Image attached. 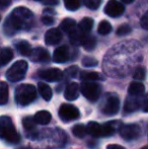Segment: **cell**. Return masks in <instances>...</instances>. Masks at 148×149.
<instances>
[{
    "label": "cell",
    "mask_w": 148,
    "mask_h": 149,
    "mask_svg": "<svg viewBox=\"0 0 148 149\" xmlns=\"http://www.w3.org/2000/svg\"><path fill=\"white\" fill-rule=\"evenodd\" d=\"M34 22V13L28 8L19 6L14 8L10 16L6 19L4 31L6 35H13L18 30H30Z\"/></svg>",
    "instance_id": "6da1fadb"
},
{
    "label": "cell",
    "mask_w": 148,
    "mask_h": 149,
    "mask_svg": "<svg viewBox=\"0 0 148 149\" xmlns=\"http://www.w3.org/2000/svg\"><path fill=\"white\" fill-rule=\"evenodd\" d=\"M121 126L122 125L120 121H111L104 125H101L97 122H89L86 127V131L93 137H107L114 135L115 132L120 129Z\"/></svg>",
    "instance_id": "7a4b0ae2"
},
{
    "label": "cell",
    "mask_w": 148,
    "mask_h": 149,
    "mask_svg": "<svg viewBox=\"0 0 148 149\" xmlns=\"http://www.w3.org/2000/svg\"><path fill=\"white\" fill-rule=\"evenodd\" d=\"M0 138L11 144H16L20 141L19 134L16 131L11 119L7 116L0 117Z\"/></svg>",
    "instance_id": "3957f363"
},
{
    "label": "cell",
    "mask_w": 148,
    "mask_h": 149,
    "mask_svg": "<svg viewBox=\"0 0 148 149\" xmlns=\"http://www.w3.org/2000/svg\"><path fill=\"white\" fill-rule=\"evenodd\" d=\"M37 97L36 87L32 84H22L15 89V100L19 106H28Z\"/></svg>",
    "instance_id": "277c9868"
},
{
    "label": "cell",
    "mask_w": 148,
    "mask_h": 149,
    "mask_svg": "<svg viewBox=\"0 0 148 149\" xmlns=\"http://www.w3.org/2000/svg\"><path fill=\"white\" fill-rule=\"evenodd\" d=\"M28 62L24 60H18L11 65L9 69L6 72V78L10 82H17L24 78L28 71Z\"/></svg>",
    "instance_id": "5b68a950"
},
{
    "label": "cell",
    "mask_w": 148,
    "mask_h": 149,
    "mask_svg": "<svg viewBox=\"0 0 148 149\" xmlns=\"http://www.w3.org/2000/svg\"><path fill=\"white\" fill-rule=\"evenodd\" d=\"M79 90L89 102H97L101 93V87L94 82H83L79 87Z\"/></svg>",
    "instance_id": "8992f818"
},
{
    "label": "cell",
    "mask_w": 148,
    "mask_h": 149,
    "mask_svg": "<svg viewBox=\"0 0 148 149\" xmlns=\"http://www.w3.org/2000/svg\"><path fill=\"white\" fill-rule=\"evenodd\" d=\"M59 117L63 122H71L78 119L80 116L79 110L73 104H63L59 109Z\"/></svg>",
    "instance_id": "52a82bcc"
},
{
    "label": "cell",
    "mask_w": 148,
    "mask_h": 149,
    "mask_svg": "<svg viewBox=\"0 0 148 149\" xmlns=\"http://www.w3.org/2000/svg\"><path fill=\"white\" fill-rule=\"evenodd\" d=\"M120 135L127 141L135 140L140 136L141 128L136 124H128V125H122L119 129Z\"/></svg>",
    "instance_id": "ba28073f"
},
{
    "label": "cell",
    "mask_w": 148,
    "mask_h": 149,
    "mask_svg": "<svg viewBox=\"0 0 148 149\" xmlns=\"http://www.w3.org/2000/svg\"><path fill=\"white\" fill-rule=\"evenodd\" d=\"M125 11V6L117 0H110L105 6V13L111 17L121 16Z\"/></svg>",
    "instance_id": "9c48e42d"
},
{
    "label": "cell",
    "mask_w": 148,
    "mask_h": 149,
    "mask_svg": "<svg viewBox=\"0 0 148 149\" xmlns=\"http://www.w3.org/2000/svg\"><path fill=\"white\" fill-rule=\"evenodd\" d=\"M119 109H120V100L117 95L112 94L107 98V102L103 108V113L108 116H113L119 112Z\"/></svg>",
    "instance_id": "30bf717a"
},
{
    "label": "cell",
    "mask_w": 148,
    "mask_h": 149,
    "mask_svg": "<svg viewBox=\"0 0 148 149\" xmlns=\"http://www.w3.org/2000/svg\"><path fill=\"white\" fill-rule=\"evenodd\" d=\"M39 75L41 78L45 79V80L50 81V82H55V81L61 80L63 77V72L58 68H50L40 71Z\"/></svg>",
    "instance_id": "8fae6325"
},
{
    "label": "cell",
    "mask_w": 148,
    "mask_h": 149,
    "mask_svg": "<svg viewBox=\"0 0 148 149\" xmlns=\"http://www.w3.org/2000/svg\"><path fill=\"white\" fill-rule=\"evenodd\" d=\"M62 40V33L59 29H50L45 33V43L47 45H57Z\"/></svg>",
    "instance_id": "7c38bea8"
},
{
    "label": "cell",
    "mask_w": 148,
    "mask_h": 149,
    "mask_svg": "<svg viewBox=\"0 0 148 149\" xmlns=\"http://www.w3.org/2000/svg\"><path fill=\"white\" fill-rule=\"evenodd\" d=\"M53 60L56 63H64L67 60H69V49H68L67 46L63 45L58 47L54 51Z\"/></svg>",
    "instance_id": "4fadbf2b"
},
{
    "label": "cell",
    "mask_w": 148,
    "mask_h": 149,
    "mask_svg": "<svg viewBox=\"0 0 148 149\" xmlns=\"http://www.w3.org/2000/svg\"><path fill=\"white\" fill-rule=\"evenodd\" d=\"M30 57L34 62H47L50 60V54L46 49L38 47L33 50Z\"/></svg>",
    "instance_id": "5bb4252c"
},
{
    "label": "cell",
    "mask_w": 148,
    "mask_h": 149,
    "mask_svg": "<svg viewBox=\"0 0 148 149\" xmlns=\"http://www.w3.org/2000/svg\"><path fill=\"white\" fill-rule=\"evenodd\" d=\"M64 96L68 100H75L79 96V85L76 82H71L67 85Z\"/></svg>",
    "instance_id": "9a60e30c"
},
{
    "label": "cell",
    "mask_w": 148,
    "mask_h": 149,
    "mask_svg": "<svg viewBox=\"0 0 148 149\" xmlns=\"http://www.w3.org/2000/svg\"><path fill=\"white\" fill-rule=\"evenodd\" d=\"M141 107V102L139 100V96H129L126 100L125 104V112L132 113L134 111L138 110Z\"/></svg>",
    "instance_id": "2e32d148"
},
{
    "label": "cell",
    "mask_w": 148,
    "mask_h": 149,
    "mask_svg": "<svg viewBox=\"0 0 148 149\" xmlns=\"http://www.w3.org/2000/svg\"><path fill=\"white\" fill-rule=\"evenodd\" d=\"M145 86L141 82H137V81H133L130 83L128 88L129 95L131 96H141L144 94Z\"/></svg>",
    "instance_id": "e0dca14e"
},
{
    "label": "cell",
    "mask_w": 148,
    "mask_h": 149,
    "mask_svg": "<svg viewBox=\"0 0 148 149\" xmlns=\"http://www.w3.org/2000/svg\"><path fill=\"white\" fill-rule=\"evenodd\" d=\"M22 126H24V130L26 131V133L28 134V136H31V134L33 133L34 137H37V132H36V122H35L34 118L32 117H26L22 120Z\"/></svg>",
    "instance_id": "ac0fdd59"
},
{
    "label": "cell",
    "mask_w": 148,
    "mask_h": 149,
    "mask_svg": "<svg viewBox=\"0 0 148 149\" xmlns=\"http://www.w3.org/2000/svg\"><path fill=\"white\" fill-rule=\"evenodd\" d=\"M52 115L48 111H40L34 117L36 124H40V125H47V124L50 123Z\"/></svg>",
    "instance_id": "d6986e66"
},
{
    "label": "cell",
    "mask_w": 148,
    "mask_h": 149,
    "mask_svg": "<svg viewBox=\"0 0 148 149\" xmlns=\"http://www.w3.org/2000/svg\"><path fill=\"white\" fill-rule=\"evenodd\" d=\"M38 88H39V92L41 94V96L46 100V102H49L50 100L53 96V92H52V89L47 83L44 82H39L38 84Z\"/></svg>",
    "instance_id": "ffe728a7"
},
{
    "label": "cell",
    "mask_w": 148,
    "mask_h": 149,
    "mask_svg": "<svg viewBox=\"0 0 148 149\" xmlns=\"http://www.w3.org/2000/svg\"><path fill=\"white\" fill-rule=\"evenodd\" d=\"M13 58V52L10 48H4L0 51V67L5 66Z\"/></svg>",
    "instance_id": "44dd1931"
},
{
    "label": "cell",
    "mask_w": 148,
    "mask_h": 149,
    "mask_svg": "<svg viewBox=\"0 0 148 149\" xmlns=\"http://www.w3.org/2000/svg\"><path fill=\"white\" fill-rule=\"evenodd\" d=\"M93 26V19L89 17H84L78 24V31L82 33L83 35H88Z\"/></svg>",
    "instance_id": "7402d4cb"
},
{
    "label": "cell",
    "mask_w": 148,
    "mask_h": 149,
    "mask_svg": "<svg viewBox=\"0 0 148 149\" xmlns=\"http://www.w3.org/2000/svg\"><path fill=\"white\" fill-rule=\"evenodd\" d=\"M87 36L83 35L82 33H80L78 30H74L72 33H69V38H70V43L72 45H82L84 40L86 39Z\"/></svg>",
    "instance_id": "603a6c76"
},
{
    "label": "cell",
    "mask_w": 148,
    "mask_h": 149,
    "mask_svg": "<svg viewBox=\"0 0 148 149\" xmlns=\"http://www.w3.org/2000/svg\"><path fill=\"white\" fill-rule=\"evenodd\" d=\"M16 49L22 56H31L32 54V46L28 42L26 41H20L16 44Z\"/></svg>",
    "instance_id": "cb8c5ba5"
},
{
    "label": "cell",
    "mask_w": 148,
    "mask_h": 149,
    "mask_svg": "<svg viewBox=\"0 0 148 149\" xmlns=\"http://www.w3.org/2000/svg\"><path fill=\"white\" fill-rule=\"evenodd\" d=\"M8 96H9V92H8L7 83L4 81H0V106L7 104Z\"/></svg>",
    "instance_id": "d4e9b609"
},
{
    "label": "cell",
    "mask_w": 148,
    "mask_h": 149,
    "mask_svg": "<svg viewBox=\"0 0 148 149\" xmlns=\"http://www.w3.org/2000/svg\"><path fill=\"white\" fill-rule=\"evenodd\" d=\"M76 29V22L72 18H65L61 22V30L65 33H70Z\"/></svg>",
    "instance_id": "484cf974"
},
{
    "label": "cell",
    "mask_w": 148,
    "mask_h": 149,
    "mask_svg": "<svg viewBox=\"0 0 148 149\" xmlns=\"http://www.w3.org/2000/svg\"><path fill=\"white\" fill-rule=\"evenodd\" d=\"M80 79L83 80V82H92L99 79V74L94 71H83L80 74Z\"/></svg>",
    "instance_id": "4316f807"
},
{
    "label": "cell",
    "mask_w": 148,
    "mask_h": 149,
    "mask_svg": "<svg viewBox=\"0 0 148 149\" xmlns=\"http://www.w3.org/2000/svg\"><path fill=\"white\" fill-rule=\"evenodd\" d=\"M97 31H99V35H109L112 31V24H110L107 20H103L101 24H99V28H97Z\"/></svg>",
    "instance_id": "83f0119b"
},
{
    "label": "cell",
    "mask_w": 148,
    "mask_h": 149,
    "mask_svg": "<svg viewBox=\"0 0 148 149\" xmlns=\"http://www.w3.org/2000/svg\"><path fill=\"white\" fill-rule=\"evenodd\" d=\"M72 132H73V135L76 136L77 138H83L86 136L87 131H86V127L81 124H78V125H75L72 129Z\"/></svg>",
    "instance_id": "f1b7e54d"
},
{
    "label": "cell",
    "mask_w": 148,
    "mask_h": 149,
    "mask_svg": "<svg viewBox=\"0 0 148 149\" xmlns=\"http://www.w3.org/2000/svg\"><path fill=\"white\" fill-rule=\"evenodd\" d=\"M63 1L66 9L70 10V11H75L80 6V1L79 0H63Z\"/></svg>",
    "instance_id": "f546056e"
},
{
    "label": "cell",
    "mask_w": 148,
    "mask_h": 149,
    "mask_svg": "<svg viewBox=\"0 0 148 149\" xmlns=\"http://www.w3.org/2000/svg\"><path fill=\"white\" fill-rule=\"evenodd\" d=\"M95 45H97V41L93 37H86V39L84 40L82 46L84 47V49L86 51H91L95 48Z\"/></svg>",
    "instance_id": "4dcf8cb0"
},
{
    "label": "cell",
    "mask_w": 148,
    "mask_h": 149,
    "mask_svg": "<svg viewBox=\"0 0 148 149\" xmlns=\"http://www.w3.org/2000/svg\"><path fill=\"white\" fill-rule=\"evenodd\" d=\"M146 75V71H145L144 67H138L133 73V78L136 80H143Z\"/></svg>",
    "instance_id": "1f68e13d"
},
{
    "label": "cell",
    "mask_w": 148,
    "mask_h": 149,
    "mask_svg": "<svg viewBox=\"0 0 148 149\" xmlns=\"http://www.w3.org/2000/svg\"><path fill=\"white\" fill-rule=\"evenodd\" d=\"M131 31H132V29H131L130 26H128V24H123V26L118 28V30H117V35L122 37V36L129 35V33H131Z\"/></svg>",
    "instance_id": "d6a6232c"
},
{
    "label": "cell",
    "mask_w": 148,
    "mask_h": 149,
    "mask_svg": "<svg viewBox=\"0 0 148 149\" xmlns=\"http://www.w3.org/2000/svg\"><path fill=\"white\" fill-rule=\"evenodd\" d=\"M101 0H84V4L89 9H97L101 5Z\"/></svg>",
    "instance_id": "836d02e7"
},
{
    "label": "cell",
    "mask_w": 148,
    "mask_h": 149,
    "mask_svg": "<svg viewBox=\"0 0 148 149\" xmlns=\"http://www.w3.org/2000/svg\"><path fill=\"white\" fill-rule=\"evenodd\" d=\"M97 60L94 59V58H91V57H85L83 58L82 60V64L83 66L85 67H94L97 65Z\"/></svg>",
    "instance_id": "e575fe53"
},
{
    "label": "cell",
    "mask_w": 148,
    "mask_h": 149,
    "mask_svg": "<svg viewBox=\"0 0 148 149\" xmlns=\"http://www.w3.org/2000/svg\"><path fill=\"white\" fill-rule=\"evenodd\" d=\"M140 24H141V26H142V28L144 29V30H147V29H148V13H147V12L142 16V17H141Z\"/></svg>",
    "instance_id": "d590c367"
},
{
    "label": "cell",
    "mask_w": 148,
    "mask_h": 149,
    "mask_svg": "<svg viewBox=\"0 0 148 149\" xmlns=\"http://www.w3.org/2000/svg\"><path fill=\"white\" fill-rule=\"evenodd\" d=\"M42 22H43L46 26H50V24H53L54 22H55V19L49 15H45L42 17Z\"/></svg>",
    "instance_id": "8d00e7d4"
},
{
    "label": "cell",
    "mask_w": 148,
    "mask_h": 149,
    "mask_svg": "<svg viewBox=\"0 0 148 149\" xmlns=\"http://www.w3.org/2000/svg\"><path fill=\"white\" fill-rule=\"evenodd\" d=\"M77 71H78V67L77 66H71L68 69H66V73H67L68 75H70L71 77H74L75 75H76Z\"/></svg>",
    "instance_id": "74e56055"
},
{
    "label": "cell",
    "mask_w": 148,
    "mask_h": 149,
    "mask_svg": "<svg viewBox=\"0 0 148 149\" xmlns=\"http://www.w3.org/2000/svg\"><path fill=\"white\" fill-rule=\"evenodd\" d=\"M11 4V0H0V9H5Z\"/></svg>",
    "instance_id": "f35d334b"
},
{
    "label": "cell",
    "mask_w": 148,
    "mask_h": 149,
    "mask_svg": "<svg viewBox=\"0 0 148 149\" xmlns=\"http://www.w3.org/2000/svg\"><path fill=\"white\" fill-rule=\"evenodd\" d=\"M107 149H125L123 146L121 145H116V144H111V145H108Z\"/></svg>",
    "instance_id": "ab89813d"
},
{
    "label": "cell",
    "mask_w": 148,
    "mask_h": 149,
    "mask_svg": "<svg viewBox=\"0 0 148 149\" xmlns=\"http://www.w3.org/2000/svg\"><path fill=\"white\" fill-rule=\"evenodd\" d=\"M45 3L47 5H55L58 3V0H45Z\"/></svg>",
    "instance_id": "60d3db41"
},
{
    "label": "cell",
    "mask_w": 148,
    "mask_h": 149,
    "mask_svg": "<svg viewBox=\"0 0 148 149\" xmlns=\"http://www.w3.org/2000/svg\"><path fill=\"white\" fill-rule=\"evenodd\" d=\"M122 2H124V3H126V4H130V3H132L134 0H121Z\"/></svg>",
    "instance_id": "b9f144b4"
},
{
    "label": "cell",
    "mask_w": 148,
    "mask_h": 149,
    "mask_svg": "<svg viewBox=\"0 0 148 149\" xmlns=\"http://www.w3.org/2000/svg\"><path fill=\"white\" fill-rule=\"evenodd\" d=\"M142 149H148V147H147V146H144V147H143Z\"/></svg>",
    "instance_id": "7bdbcfd3"
},
{
    "label": "cell",
    "mask_w": 148,
    "mask_h": 149,
    "mask_svg": "<svg viewBox=\"0 0 148 149\" xmlns=\"http://www.w3.org/2000/svg\"><path fill=\"white\" fill-rule=\"evenodd\" d=\"M18 149H28V148H26V147H22V148H18Z\"/></svg>",
    "instance_id": "ee69618b"
},
{
    "label": "cell",
    "mask_w": 148,
    "mask_h": 149,
    "mask_svg": "<svg viewBox=\"0 0 148 149\" xmlns=\"http://www.w3.org/2000/svg\"><path fill=\"white\" fill-rule=\"evenodd\" d=\"M37 1H43V0H37Z\"/></svg>",
    "instance_id": "f6af8a7d"
},
{
    "label": "cell",
    "mask_w": 148,
    "mask_h": 149,
    "mask_svg": "<svg viewBox=\"0 0 148 149\" xmlns=\"http://www.w3.org/2000/svg\"><path fill=\"white\" fill-rule=\"evenodd\" d=\"M0 20H1V16H0Z\"/></svg>",
    "instance_id": "bcb514c9"
}]
</instances>
